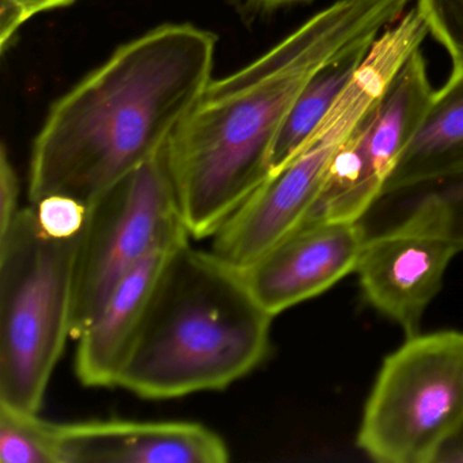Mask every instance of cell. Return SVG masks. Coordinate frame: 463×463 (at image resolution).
<instances>
[{"mask_svg":"<svg viewBox=\"0 0 463 463\" xmlns=\"http://www.w3.org/2000/svg\"><path fill=\"white\" fill-rule=\"evenodd\" d=\"M459 251L446 204L432 189L403 221L368 238L354 272L365 300L409 337L419 333Z\"/></svg>","mask_w":463,"mask_h":463,"instance_id":"ba28073f","label":"cell"},{"mask_svg":"<svg viewBox=\"0 0 463 463\" xmlns=\"http://www.w3.org/2000/svg\"><path fill=\"white\" fill-rule=\"evenodd\" d=\"M77 0H0V47L6 50L18 29L40 13L70 6Z\"/></svg>","mask_w":463,"mask_h":463,"instance_id":"e0dca14e","label":"cell"},{"mask_svg":"<svg viewBox=\"0 0 463 463\" xmlns=\"http://www.w3.org/2000/svg\"><path fill=\"white\" fill-rule=\"evenodd\" d=\"M191 238L156 246L110 292L99 313L78 335L75 373L88 387H118L135 338L159 281L175 251Z\"/></svg>","mask_w":463,"mask_h":463,"instance_id":"8fae6325","label":"cell"},{"mask_svg":"<svg viewBox=\"0 0 463 463\" xmlns=\"http://www.w3.org/2000/svg\"><path fill=\"white\" fill-rule=\"evenodd\" d=\"M414 7L452 66H463V0H416Z\"/></svg>","mask_w":463,"mask_h":463,"instance_id":"9a60e30c","label":"cell"},{"mask_svg":"<svg viewBox=\"0 0 463 463\" xmlns=\"http://www.w3.org/2000/svg\"><path fill=\"white\" fill-rule=\"evenodd\" d=\"M463 417V332L409 335L384 359L357 430L381 463H432Z\"/></svg>","mask_w":463,"mask_h":463,"instance_id":"8992f818","label":"cell"},{"mask_svg":"<svg viewBox=\"0 0 463 463\" xmlns=\"http://www.w3.org/2000/svg\"><path fill=\"white\" fill-rule=\"evenodd\" d=\"M20 183L7 156L6 147L0 151V235L5 234L17 218L20 208Z\"/></svg>","mask_w":463,"mask_h":463,"instance_id":"ac0fdd59","label":"cell"},{"mask_svg":"<svg viewBox=\"0 0 463 463\" xmlns=\"http://www.w3.org/2000/svg\"><path fill=\"white\" fill-rule=\"evenodd\" d=\"M411 0H337L240 71L211 80L166 147L184 223L211 238L270 175V153L295 99L326 61L381 34Z\"/></svg>","mask_w":463,"mask_h":463,"instance_id":"6da1fadb","label":"cell"},{"mask_svg":"<svg viewBox=\"0 0 463 463\" xmlns=\"http://www.w3.org/2000/svg\"><path fill=\"white\" fill-rule=\"evenodd\" d=\"M61 463H226L219 433L194 421L56 422Z\"/></svg>","mask_w":463,"mask_h":463,"instance_id":"30bf717a","label":"cell"},{"mask_svg":"<svg viewBox=\"0 0 463 463\" xmlns=\"http://www.w3.org/2000/svg\"><path fill=\"white\" fill-rule=\"evenodd\" d=\"M379 34L362 37L317 70L300 91L270 153V173L278 172L307 143L356 77Z\"/></svg>","mask_w":463,"mask_h":463,"instance_id":"4fadbf2b","label":"cell"},{"mask_svg":"<svg viewBox=\"0 0 463 463\" xmlns=\"http://www.w3.org/2000/svg\"><path fill=\"white\" fill-rule=\"evenodd\" d=\"M273 318L240 269L185 243L159 281L118 387L146 400L227 389L267 359Z\"/></svg>","mask_w":463,"mask_h":463,"instance_id":"3957f363","label":"cell"},{"mask_svg":"<svg viewBox=\"0 0 463 463\" xmlns=\"http://www.w3.org/2000/svg\"><path fill=\"white\" fill-rule=\"evenodd\" d=\"M367 240L360 221H306L240 272L276 317L354 272Z\"/></svg>","mask_w":463,"mask_h":463,"instance_id":"9c48e42d","label":"cell"},{"mask_svg":"<svg viewBox=\"0 0 463 463\" xmlns=\"http://www.w3.org/2000/svg\"><path fill=\"white\" fill-rule=\"evenodd\" d=\"M216 43L189 24L158 26L61 97L34 140L32 204L63 194L89 207L159 156L213 80Z\"/></svg>","mask_w":463,"mask_h":463,"instance_id":"7a4b0ae2","label":"cell"},{"mask_svg":"<svg viewBox=\"0 0 463 463\" xmlns=\"http://www.w3.org/2000/svg\"><path fill=\"white\" fill-rule=\"evenodd\" d=\"M248 6L254 7V9L261 10H273L278 7L288 6L292 4H299V2H306V0H241Z\"/></svg>","mask_w":463,"mask_h":463,"instance_id":"44dd1931","label":"cell"},{"mask_svg":"<svg viewBox=\"0 0 463 463\" xmlns=\"http://www.w3.org/2000/svg\"><path fill=\"white\" fill-rule=\"evenodd\" d=\"M422 37L401 21L382 32L364 63L305 146L229 216L210 250L237 269L248 267L305 222L321 194L335 153L381 99Z\"/></svg>","mask_w":463,"mask_h":463,"instance_id":"5b68a950","label":"cell"},{"mask_svg":"<svg viewBox=\"0 0 463 463\" xmlns=\"http://www.w3.org/2000/svg\"><path fill=\"white\" fill-rule=\"evenodd\" d=\"M191 238L166 148L89 205L75 264L72 337L96 317L116 284L156 246Z\"/></svg>","mask_w":463,"mask_h":463,"instance_id":"52a82bcc","label":"cell"},{"mask_svg":"<svg viewBox=\"0 0 463 463\" xmlns=\"http://www.w3.org/2000/svg\"><path fill=\"white\" fill-rule=\"evenodd\" d=\"M432 463H463V417L444 439Z\"/></svg>","mask_w":463,"mask_h":463,"instance_id":"ffe728a7","label":"cell"},{"mask_svg":"<svg viewBox=\"0 0 463 463\" xmlns=\"http://www.w3.org/2000/svg\"><path fill=\"white\" fill-rule=\"evenodd\" d=\"M463 175V66L433 93L427 115L383 188V196Z\"/></svg>","mask_w":463,"mask_h":463,"instance_id":"7c38bea8","label":"cell"},{"mask_svg":"<svg viewBox=\"0 0 463 463\" xmlns=\"http://www.w3.org/2000/svg\"><path fill=\"white\" fill-rule=\"evenodd\" d=\"M80 234L55 240L23 208L0 235V405L39 413L72 337Z\"/></svg>","mask_w":463,"mask_h":463,"instance_id":"277c9868","label":"cell"},{"mask_svg":"<svg viewBox=\"0 0 463 463\" xmlns=\"http://www.w3.org/2000/svg\"><path fill=\"white\" fill-rule=\"evenodd\" d=\"M40 229L55 240H70L82 234L89 207L74 197L53 194L33 205Z\"/></svg>","mask_w":463,"mask_h":463,"instance_id":"2e32d148","label":"cell"},{"mask_svg":"<svg viewBox=\"0 0 463 463\" xmlns=\"http://www.w3.org/2000/svg\"><path fill=\"white\" fill-rule=\"evenodd\" d=\"M56 422L39 413L0 405L2 463H61L55 438Z\"/></svg>","mask_w":463,"mask_h":463,"instance_id":"5bb4252c","label":"cell"},{"mask_svg":"<svg viewBox=\"0 0 463 463\" xmlns=\"http://www.w3.org/2000/svg\"><path fill=\"white\" fill-rule=\"evenodd\" d=\"M436 192L440 194L446 204L447 213H449V222H451L452 232H454L455 241L459 246L460 251L463 250V175L454 178V180L446 181V183L435 185Z\"/></svg>","mask_w":463,"mask_h":463,"instance_id":"d6986e66","label":"cell"}]
</instances>
